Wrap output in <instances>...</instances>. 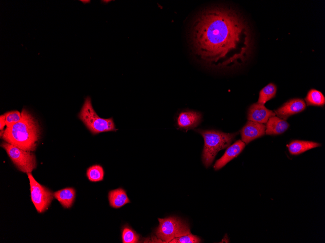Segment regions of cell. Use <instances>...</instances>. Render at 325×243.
Segmentation results:
<instances>
[{
    "label": "cell",
    "instance_id": "1",
    "mask_svg": "<svg viewBox=\"0 0 325 243\" xmlns=\"http://www.w3.org/2000/svg\"><path fill=\"white\" fill-rule=\"evenodd\" d=\"M188 37L195 58L218 70L243 65L253 46L251 28L243 16L235 9L221 6L200 10L191 24Z\"/></svg>",
    "mask_w": 325,
    "mask_h": 243
},
{
    "label": "cell",
    "instance_id": "2",
    "mask_svg": "<svg viewBox=\"0 0 325 243\" xmlns=\"http://www.w3.org/2000/svg\"><path fill=\"white\" fill-rule=\"evenodd\" d=\"M40 134L38 122L30 112L23 108L21 119L6 127L1 138L5 142L22 149L34 151L36 148Z\"/></svg>",
    "mask_w": 325,
    "mask_h": 243
},
{
    "label": "cell",
    "instance_id": "3",
    "mask_svg": "<svg viewBox=\"0 0 325 243\" xmlns=\"http://www.w3.org/2000/svg\"><path fill=\"white\" fill-rule=\"evenodd\" d=\"M194 130L200 133L204 139L202 161L206 168L212 164L218 152L229 146L238 134V132L228 133L216 130Z\"/></svg>",
    "mask_w": 325,
    "mask_h": 243
},
{
    "label": "cell",
    "instance_id": "4",
    "mask_svg": "<svg viewBox=\"0 0 325 243\" xmlns=\"http://www.w3.org/2000/svg\"><path fill=\"white\" fill-rule=\"evenodd\" d=\"M78 116L93 134L118 130L112 117L105 119L97 115L92 107L91 98L89 96L85 98Z\"/></svg>",
    "mask_w": 325,
    "mask_h": 243
},
{
    "label": "cell",
    "instance_id": "5",
    "mask_svg": "<svg viewBox=\"0 0 325 243\" xmlns=\"http://www.w3.org/2000/svg\"><path fill=\"white\" fill-rule=\"evenodd\" d=\"M159 225L155 234L161 242L169 243L173 239L190 232L188 224L176 217L158 218Z\"/></svg>",
    "mask_w": 325,
    "mask_h": 243
},
{
    "label": "cell",
    "instance_id": "6",
    "mask_svg": "<svg viewBox=\"0 0 325 243\" xmlns=\"http://www.w3.org/2000/svg\"><path fill=\"white\" fill-rule=\"evenodd\" d=\"M1 146L5 149L12 162L19 171L27 174L31 173L36 168V159L33 153L6 142L2 143Z\"/></svg>",
    "mask_w": 325,
    "mask_h": 243
},
{
    "label": "cell",
    "instance_id": "7",
    "mask_svg": "<svg viewBox=\"0 0 325 243\" xmlns=\"http://www.w3.org/2000/svg\"><path fill=\"white\" fill-rule=\"evenodd\" d=\"M30 186L31 198L37 211L42 213L48 208L53 199L54 194L39 183L31 173H27Z\"/></svg>",
    "mask_w": 325,
    "mask_h": 243
},
{
    "label": "cell",
    "instance_id": "8",
    "mask_svg": "<svg viewBox=\"0 0 325 243\" xmlns=\"http://www.w3.org/2000/svg\"><path fill=\"white\" fill-rule=\"evenodd\" d=\"M306 104L303 99L295 98L289 99L284 103L274 113L278 117L285 120L289 116L303 111L306 108Z\"/></svg>",
    "mask_w": 325,
    "mask_h": 243
},
{
    "label": "cell",
    "instance_id": "9",
    "mask_svg": "<svg viewBox=\"0 0 325 243\" xmlns=\"http://www.w3.org/2000/svg\"><path fill=\"white\" fill-rule=\"evenodd\" d=\"M266 125L256 122L248 121L240 130L242 141L248 144L253 140L265 134Z\"/></svg>",
    "mask_w": 325,
    "mask_h": 243
},
{
    "label": "cell",
    "instance_id": "10",
    "mask_svg": "<svg viewBox=\"0 0 325 243\" xmlns=\"http://www.w3.org/2000/svg\"><path fill=\"white\" fill-rule=\"evenodd\" d=\"M275 115L274 112L268 109L264 105L257 102L253 104L249 107L247 119L249 121L265 124L271 117Z\"/></svg>",
    "mask_w": 325,
    "mask_h": 243
},
{
    "label": "cell",
    "instance_id": "11",
    "mask_svg": "<svg viewBox=\"0 0 325 243\" xmlns=\"http://www.w3.org/2000/svg\"><path fill=\"white\" fill-rule=\"evenodd\" d=\"M202 120V114L198 112L186 110L181 112L177 118V124L181 129L188 130L197 127Z\"/></svg>",
    "mask_w": 325,
    "mask_h": 243
},
{
    "label": "cell",
    "instance_id": "12",
    "mask_svg": "<svg viewBox=\"0 0 325 243\" xmlns=\"http://www.w3.org/2000/svg\"><path fill=\"white\" fill-rule=\"evenodd\" d=\"M245 144L241 140H238L229 146L223 155L217 160L214 165L215 170H218L224 166L228 162L236 157L243 150Z\"/></svg>",
    "mask_w": 325,
    "mask_h": 243
},
{
    "label": "cell",
    "instance_id": "13",
    "mask_svg": "<svg viewBox=\"0 0 325 243\" xmlns=\"http://www.w3.org/2000/svg\"><path fill=\"white\" fill-rule=\"evenodd\" d=\"M289 126L286 120L275 115L271 116L266 123L265 134L271 135L281 134L288 130Z\"/></svg>",
    "mask_w": 325,
    "mask_h": 243
},
{
    "label": "cell",
    "instance_id": "14",
    "mask_svg": "<svg viewBox=\"0 0 325 243\" xmlns=\"http://www.w3.org/2000/svg\"><path fill=\"white\" fill-rule=\"evenodd\" d=\"M321 146V144L317 142L294 140L287 145L289 151L291 155H296L300 154L308 150L317 147Z\"/></svg>",
    "mask_w": 325,
    "mask_h": 243
},
{
    "label": "cell",
    "instance_id": "15",
    "mask_svg": "<svg viewBox=\"0 0 325 243\" xmlns=\"http://www.w3.org/2000/svg\"><path fill=\"white\" fill-rule=\"evenodd\" d=\"M54 196L65 208H70L72 205L75 196V191L72 188H66L54 193Z\"/></svg>",
    "mask_w": 325,
    "mask_h": 243
},
{
    "label": "cell",
    "instance_id": "16",
    "mask_svg": "<svg viewBox=\"0 0 325 243\" xmlns=\"http://www.w3.org/2000/svg\"><path fill=\"white\" fill-rule=\"evenodd\" d=\"M108 200L110 206L114 208H119L130 202L125 191L122 188L110 191Z\"/></svg>",
    "mask_w": 325,
    "mask_h": 243
},
{
    "label": "cell",
    "instance_id": "17",
    "mask_svg": "<svg viewBox=\"0 0 325 243\" xmlns=\"http://www.w3.org/2000/svg\"><path fill=\"white\" fill-rule=\"evenodd\" d=\"M305 100L307 106H323L325 104V97L323 93L315 89L309 90Z\"/></svg>",
    "mask_w": 325,
    "mask_h": 243
},
{
    "label": "cell",
    "instance_id": "18",
    "mask_svg": "<svg viewBox=\"0 0 325 243\" xmlns=\"http://www.w3.org/2000/svg\"><path fill=\"white\" fill-rule=\"evenodd\" d=\"M277 87L273 83H270L260 91L257 103L264 105L266 102L275 97Z\"/></svg>",
    "mask_w": 325,
    "mask_h": 243
},
{
    "label": "cell",
    "instance_id": "19",
    "mask_svg": "<svg viewBox=\"0 0 325 243\" xmlns=\"http://www.w3.org/2000/svg\"><path fill=\"white\" fill-rule=\"evenodd\" d=\"M86 174L89 180L92 182H97L103 179L104 171L101 165L95 164L88 168Z\"/></svg>",
    "mask_w": 325,
    "mask_h": 243
},
{
    "label": "cell",
    "instance_id": "20",
    "mask_svg": "<svg viewBox=\"0 0 325 243\" xmlns=\"http://www.w3.org/2000/svg\"><path fill=\"white\" fill-rule=\"evenodd\" d=\"M139 236L129 227H124L122 232L123 243H136L139 241Z\"/></svg>",
    "mask_w": 325,
    "mask_h": 243
},
{
    "label": "cell",
    "instance_id": "21",
    "mask_svg": "<svg viewBox=\"0 0 325 243\" xmlns=\"http://www.w3.org/2000/svg\"><path fill=\"white\" fill-rule=\"evenodd\" d=\"M201 242L200 239L191 233L175 238L172 240L170 243H199Z\"/></svg>",
    "mask_w": 325,
    "mask_h": 243
},
{
    "label": "cell",
    "instance_id": "22",
    "mask_svg": "<svg viewBox=\"0 0 325 243\" xmlns=\"http://www.w3.org/2000/svg\"><path fill=\"white\" fill-rule=\"evenodd\" d=\"M6 127L18 122L21 118V113L18 111H12L4 113Z\"/></svg>",
    "mask_w": 325,
    "mask_h": 243
},
{
    "label": "cell",
    "instance_id": "23",
    "mask_svg": "<svg viewBox=\"0 0 325 243\" xmlns=\"http://www.w3.org/2000/svg\"><path fill=\"white\" fill-rule=\"evenodd\" d=\"M6 125L5 124V115L4 114H1L0 116V137H1L2 134L3 133V131L4 130H3L4 127Z\"/></svg>",
    "mask_w": 325,
    "mask_h": 243
}]
</instances>
